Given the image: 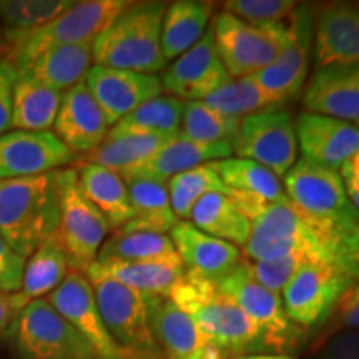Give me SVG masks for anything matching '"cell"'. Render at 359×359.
<instances>
[{
	"instance_id": "obj_35",
	"label": "cell",
	"mask_w": 359,
	"mask_h": 359,
	"mask_svg": "<svg viewBox=\"0 0 359 359\" xmlns=\"http://www.w3.org/2000/svg\"><path fill=\"white\" fill-rule=\"evenodd\" d=\"M190 219L200 231L238 248L245 246L250 238L251 222L224 193H208L200 198L193 206Z\"/></svg>"
},
{
	"instance_id": "obj_19",
	"label": "cell",
	"mask_w": 359,
	"mask_h": 359,
	"mask_svg": "<svg viewBox=\"0 0 359 359\" xmlns=\"http://www.w3.org/2000/svg\"><path fill=\"white\" fill-rule=\"evenodd\" d=\"M316 70L359 65V4H326L314 20Z\"/></svg>"
},
{
	"instance_id": "obj_27",
	"label": "cell",
	"mask_w": 359,
	"mask_h": 359,
	"mask_svg": "<svg viewBox=\"0 0 359 359\" xmlns=\"http://www.w3.org/2000/svg\"><path fill=\"white\" fill-rule=\"evenodd\" d=\"M70 273V263L58 233L45 240L25 259L20 290L11 294L13 313H19L35 299L50 294Z\"/></svg>"
},
{
	"instance_id": "obj_17",
	"label": "cell",
	"mask_w": 359,
	"mask_h": 359,
	"mask_svg": "<svg viewBox=\"0 0 359 359\" xmlns=\"http://www.w3.org/2000/svg\"><path fill=\"white\" fill-rule=\"evenodd\" d=\"M75 154L53 132L0 135V180L39 177L72 163Z\"/></svg>"
},
{
	"instance_id": "obj_1",
	"label": "cell",
	"mask_w": 359,
	"mask_h": 359,
	"mask_svg": "<svg viewBox=\"0 0 359 359\" xmlns=\"http://www.w3.org/2000/svg\"><path fill=\"white\" fill-rule=\"evenodd\" d=\"M286 196L318 238L327 262L359 280V212L336 170L299 158L285 175Z\"/></svg>"
},
{
	"instance_id": "obj_14",
	"label": "cell",
	"mask_w": 359,
	"mask_h": 359,
	"mask_svg": "<svg viewBox=\"0 0 359 359\" xmlns=\"http://www.w3.org/2000/svg\"><path fill=\"white\" fill-rule=\"evenodd\" d=\"M313 6L302 4L285 19L286 42L276 60L266 69L253 75L275 100L283 105L293 98L303 87L308 77L309 50L314 37V15Z\"/></svg>"
},
{
	"instance_id": "obj_44",
	"label": "cell",
	"mask_w": 359,
	"mask_h": 359,
	"mask_svg": "<svg viewBox=\"0 0 359 359\" xmlns=\"http://www.w3.org/2000/svg\"><path fill=\"white\" fill-rule=\"evenodd\" d=\"M313 359H359V331H333L318 344Z\"/></svg>"
},
{
	"instance_id": "obj_25",
	"label": "cell",
	"mask_w": 359,
	"mask_h": 359,
	"mask_svg": "<svg viewBox=\"0 0 359 359\" xmlns=\"http://www.w3.org/2000/svg\"><path fill=\"white\" fill-rule=\"evenodd\" d=\"M233 154L230 143H198L177 133L168 143L151 155L147 161L123 175L125 178H147L167 183L175 175L187 172L210 161L230 158Z\"/></svg>"
},
{
	"instance_id": "obj_50",
	"label": "cell",
	"mask_w": 359,
	"mask_h": 359,
	"mask_svg": "<svg viewBox=\"0 0 359 359\" xmlns=\"http://www.w3.org/2000/svg\"><path fill=\"white\" fill-rule=\"evenodd\" d=\"M231 359H293L290 356H286V354H243V356H236V358H231Z\"/></svg>"
},
{
	"instance_id": "obj_53",
	"label": "cell",
	"mask_w": 359,
	"mask_h": 359,
	"mask_svg": "<svg viewBox=\"0 0 359 359\" xmlns=\"http://www.w3.org/2000/svg\"><path fill=\"white\" fill-rule=\"evenodd\" d=\"M358 127H359V123H358Z\"/></svg>"
},
{
	"instance_id": "obj_22",
	"label": "cell",
	"mask_w": 359,
	"mask_h": 359,
	"mask_svg": "<svg viewBox=\"0 0 359 359\" xmlns=\"http://www.w3.org/2000/svg\"><path fill=\"white\" fill-rule=\"evenodd\" d=\"M53 128L75 155H88L105 140L110 125L85 80L64 93Z\"/></svg>"
},
{
	"instance_id": "obj_9",
	"label": "cell",
	"mask_w": 359,
	"mask_h": 359,
	"mask_svg": "<svg viewBox=\"0 0 359 359\" xmlns=\"http://www.w3.org/2000/svg\"><path fill=\"white\" fill-rule=\"evenodd\" d=\"M212 25L219 60L231 79L251 77L264 70L276 60L286 42L285 20L255 25L219 12Z\"/></svg>"
},
{
	"instance_id": "obj_18",
	"label": "cell",
	"mask_w": 359,
	"mask_h": 359,
	"mask_svg": "<svg viewBox=\"0 0 359 359\" xmlns=\"http://www.w3.org/2000/svg\"><path fill=\"white\" fill-rule=\"evenodd\" d=\"M85 83L100 107L110 127L132 114L135 109L151 98L161 95V80L156 75L116 70L93 65Z\"/></svg>"
},
{
	"instance_id": "obj_36",
	"label": "cell",
	"mask_w": 359,
	"mask_h": 359,
	"mask_svg": "<svg viewBox=\"0 0 359 359\" xmlns=\"http://www.w3.org/2000/svg\"><path fill=\"white\" fill-rule=\"evenodd\" d=\"M223 183L231 193L258 196L268 203L285 201L288 196L283 191L280 178L271 170L262 167L257 161L246 158H224L212 161Z\"/></svg>"
},
{
	"instance_id": "obj_16",
	"label": "cell",
	"mask_w": 359,
	"mask_h": 359,
	"mask_svg": "<svg viewBox=\"0 0 359 359\" xmlns=\"http://www.w3.org/2000/svg\"><path fill=\"white\" fill-rule=\"evenodd\" d=\"M161 90L183 102H203L219 87L231 80L219 60L213 25H210L190 50L180 55L165 72Z\"/></svg>"
},
{
	"instance_id": "obj_5",
	"label": "cell",
	"mask_w": 359,
	"mask_h": 359,
	"mask_svg": "<svg viewBox=\"0 0 359 359\" xmlns=\"http://www.w3.org/2000/svg\"><path fill=\"white\" fill-rule=\"evenodd\" d=\"M85 276L95 293L102 320L125 359H163L151 333L148 296L92 269Z\"/></svg>"
},
{
	"instance_id": "obj_23",
	"label": "cell",
	"mask_w": 359,
	"mask_h": 359,
	"mask_svg": "<svg viewBox=\"0 0 359 359\" xmlns=\"http://www.w3.org/2000/svg\"><path fill=\"white\" fill-rule=\"evenodd\" d=\"M180 259L187 273L218 281L241 262V251L228 241L200 231L190 222H178L170 231Z\"/></svg>"
},
{
	"instance_id": "obj_41",
	"label": "cell",
	"mask_w": 359,
	"mask_h": 359,
	"mask_svg": "<svg viewBox=\"0 0 359 359\" xmlns=\"http://www.w3.org/2000/svg\"><path fill=\"white\" fill-rule=\"evenodd\" d=\"M241 120L213 110L203 102H185L182 118L183 137L198 143H230L235 140Z\"/></svg>"
},
{
	"instance_id": "obj_26",
	"label": "cell",
	"mask_w": 359,
	"mask_h": 359,
	"mask_svg": "<svg viewBox=\"0 0 359 359\" xmlns=\"http://www.w3.org/2000/svg\"><path fill=\"white\" fill-rule=\"evenodd\" d=\"M93 62V43L62 45L39 52L22 64L13 65L19 75H29L48 87L65 93L83 82Z\"/></svg>"
},
{
	"instance_id": "obj_2",
	"label": "cell",
	"mask_w": 359,
	"mask_h": 359,
	"mask_svg": "<svg viewBox=\"0 0 359 359\" xmlns=\"http://www.w3.org/2000/svg\"><path fill=\"white\" fill-rule=\"evenodd\" d=\"M170 299L191 318L206 343L219 349L224 358L264 351L258 326L218 288L217 281L185 271Z\"/></svg>"
},
{
	"instance_id": "obj_33",
	"label": "cell",
	"mask_w": 359,
	"mask_h": 359,
	"mask_svg": "<svg viewBox=\"0 0 359 359\" xmlns=\"http://www.w3.org/2000/svg\"><path fill=\"white\" fill-rule=\"evenodd\" d=\"M64 93L29 75H19L13 92L12 127L24 132H48L55 123Z\"/></svg>"
},
{
	"instance_id": "obj_32",
	"label": "cell",
	"mask_w": 359,
	"mask_h": 359,
	"mask_svg": "<svg viewBox=\"0 0 359 359\" xmlns=\"http://www.w3.org/2000/svg\"><path fill=\"white\" fill-rule=\"evenodd\" d=\"M98 263H182L167 235L116 230L98 251Z\"/></svg>"
},
{
	"instance_id": "obj_12",
	"label": "cell",
	"mask_w": 359,
	"mask_h": 359,
	"mask_svg": "<svg viewBox=\"0 0 359 359\" xmlns=\"http://www.w3.org/2000/svg\"><path fill=\"white\" fill-rule=\"evenodd\" d=\"M231 150L238 158L257 161L278 178L285 177L298 156L293 115L276 107L245 116L231 142Z\"/></svg>"
},
{
	"instance_id": "obj_29",
	"label": "cell",
	"mask_w": 359,
	"mask_h": 359,
	"mask_svg": "<svg viewBox=\"0 0 359 359\" xmlns=\"http://www.w3.org/2000/svg\"><path fill=\"white\" fill-rule=\"evenodd\" d=\"M175 135L135 133L109 130L105 140L87 155L88 163L114 170L123 177L155 155Z\"/></svg>"
},
{
	"instance_id": "obj_24",
	"label": "cell",
	"mask_w": 359,
	"mask_h": 359,
	"mask_svg": "<svg viewBox=\"0 0 359 359\" xmlns=\"http://www.w3.org/2000/svg\"><path fill=\"white\" fill-rule=\"evenodd\" d=\"M303 105L308 114L359 123V65L314 72Z\"/></svg>"
},
{
	"instance_id": "obj_3",
	"label": "cell",
	"mask_w": 359,
	"mask_h": 359,
	"mask_svg": "<svg viewBox=\"0 0 359 359\" xmlns=\"http://www.w3.org/2000/svg\"><path fill=\"white\" fill-rule=\"evenodd\" d=\"M57 172L0 180V235L25 259L58 231Z\"/></svg>"
},
{
	"instance_id": "obj_51",
	"label": "cell",
	"mask_w": 359,
	"mask_h": 359,
	"mask_svg": "<svg viewBox=\"0 0 359 359\" xmlns=\"http://www.w3.org/2000/svg\"><path fill=\"white\" fill-rule=\"evenodd\" d=\"M7 57V40L6 34H4V29L0 27V60H6Z\"/></svg>"
},
{
	"instance_id": "obj_6",
	"label": "cell",
	"mask_w": 359,
	"mask_h": 359,
	"mask_svg": "<svg viewBox=\"0 0 359 359\" xmlns=\"http://www.w3.org/2000/svg\"><path fill=\"white\" fill-rule=\"evenodd\" d=\"M130 6L125 0H85L74 2L50 24L34 32L6 35L7 57L12 65L22 64L39 52L62 45L93 43L103 30Z\"/></svg>"
},
{
	"instance_id": "obj_52",
	"label": "cell",
	"mask_w": 359,
	"mask_h": 359,
	"mask_svg": "<svg viewBox=\"0 0 359 359\" xmlns=\"http://www.w3.org/2000/svg\"><path fill=\"white\" fill-rule=\"evenodd\" d=\"M0 291H2V293H7V294H8V291H7V286H6V283H4L2 278H0Z\"/></svg>"
},
{
	"instance_id": "obj_8",
	"label": "cell",
	"mask_w": 359,
	"mask_h": 359,
	"mask_svg": "<svg viewBox=\"0 0 359 359\" xmlns=\"http://www.w3.org/2000/svg\"><path fill=\"white\" fill-rule=\"evenodd\" d=\"M60 236L70 263V271L83 273L97 259L98 251L109 236L110 226L95 205L80 187L77 168L57 172Z\"/></svg>"
},
{
	"instance_id": "obj_30",
	"label": "cell",
	"mask_w": 359,
	"mask_h": 359,
	"mask_svg": "<svg viewBox=\"0 0 359 359\" xmlns=\"http://www.w3.org/2000/svg\"><path fill=\"white\" fill-rule=\"evenodd\" d=\"M213 2L178 0L167 6L161 25V50L165 60H173L190 50L203 37L212 19Z\"/></svg>"
},
{
	"instance_id": "obj_42",
	"label": "cell",
	"mask_w": 359,
	"mask_h": 359,
	"mask_svg": "<svg viewBox=\"0 0 359 359\" xmlns=\"http://www.w3.org/2000/svg\"><path fill=\"white\" fill-rule=\"evenodd\" d=\"M298 4L293 0H230L223 4V12L231 13L250 24H276L293 12Z\"/></svg>"
},
{
	"instance_id": "obj_20",
	"label": "cell",
	"mask_w": 359,
	"mask_h": 359,
	"mask_svg": "<svg viewBox=\"0 0 359 359\" xmlns=\"http://www.w3.org/2000/svg\"><path fill=\"white\" fill-rule=\"evenodd\" d=\"M296 140L303 158L338 170L359 154V127L333 116L302 114L296 118Z\"/></svg>"
},
{
	"instance_id": "obj_43",
	"label": "cell",
	"mask_w": 359,
	"mask_h": 359,
	"mask_svg": "<svg viewBox=\"0 0 359 359\" xmlns=\"http://www.w3.org/2000/svg\"><path fill=\"white\" fill-rule=\"evenodd\" d=\"M245 262L248 264L250 273L259 285H263L273 293L281 294L288 286L291 278L296 275V271L309 259L303 257H286L269 259V262H248V259H245Z\"/></svg>"
},
{
	"instance_id": "obj_11",
	"label": "cell",
	"mask_w": 359,
	"mask_h": 359,
	"mask_svg": "<svg viewBox=\"0 0 359 359\" xmlns=\"http://www.w3.org/2000/svg\"><path fill=\"white\" fill-rule=\"evenodd\" d=\"M217 285L258 326L263 336L264 351L283 354L296 346L302 333L299 327L286 316L281 294L259 285L250 273L245 259L219 278Z\"/></svg>"
},
{
	"instance_id": "obj_34",
	"label": "cell",
	"mask_w": 359,
	"mask_h": 359,
	"mask_svg": "<svg viewBox=\"0 0 359 359\" xmlns=\"http://www.w3.org/2000/svg\"><path fill=\"white\" fill-rule=\"evenodd\" d=\"M92 271L114 278L145 296L170 298L175 286L185 275L183 263H98L90 264ZM87 273V271H85Z\"/></svg>"
},
{
	"instance_id": "obj_31",
	"label": "cell",
	"mask_w": 359,
	"mask_h": 359,
	"mask_svg": "<svg viewBox=\"0 0 359 359\" xmlns=\"http://www.w3.org/2000/svg\"><path fill=\"white\" fill-rule=\"evenodd\" d=\"M125 183L128 188L133 218L120 230L160 233V235L172 231L180 219L175 217L170 205L167 183L147 178H125Z\"/></svg>"
},
{
	"instance_id": "obj_10",
	"label": "cell",
	"mask_w": 359,
	"mask_h": 359,
	"mask_svg": "<svg viewBox=\"0 0 359 359\" xmlns=\"http://www.w3.org/2000/svg\"><path fill=\"white\" fill-rule=\"evenodd\" d=\"M286 257L330 263L318 238L288 198L269 203L259 217L251 219L250 238L245 245V258L248 262H269Z\"/></svg>"
},
{
	"instance_id": "obj_37",
	"label": "cell",
	"mask_w": 359,
	"mask_h": 359,
	"mask_svg": "<svg viewBox=\"0 0 359 359\" xmlns=\"http://www.w3.org/2000/svg\"><path fill=\"white\" fill-rule=\"evenodd\" d=\"M167 188L170 205H172L175 217L180 218V222L190 219L193 206L208 193H224L228 196L231 193L230 188L224 185L223 180L219 178L217 170L213 168L212 161L175 175L167 182Z\"/></svg>"
},
{
	"instance_id": "obj_28",
	"label": "cell",
	"mask_w": 359,
	"mask_h": 359,
	"mask_svg": "<svg viewBox=\"0 0 359 359\" xmlns=\"http://www.w3.org/2000/svg\"><path fill=\"white\" fill-rule=\"evenodd\" d=\"M79 180L85 196L97 206L114 230H120L133 218L128 188L125 180L114 170L95 163L80 165Z\"/></svg>"
},
{
	"instance_id": "obj_47",
	"label": "cell",
	"mask_w": 359,
	"mask_h": 359,
	"mask_svg": "<svg viewBox=\"0 0 359 359\" xmlns=\"http://www.w3.org/2000/svg\"><path fill=\"white\" fill-rule=\"evenodd\" d=\"M331 316L338 330L359 331V280L341 296Z\"/></svg>"
},
{
	"instance_id": "obj_48",
	"label": "cell",
	"mask_w": 359,
	"mask_h": 359,
	"mask_svg": "<svg viewBox=\"0 0 359 359\" xmlns=\"http://www.w3.org/2000/svg\"><path fill=\"white\" fill-rule=\"evenodd\" d=\"M341 180H343L344 190H346L348 198L356 206L359 212V154L348 160L343 167L339 168Z\"/></svg>"
},
{
	"instance_id": "obj_46",
	"label": "cell",
	"mask_w": 359,
	"mask_h": 359,
	"mask_svg": "<svg viewBox=\"0 0 359 359\" xmlns=\"http://www.w3.org/2000/svg\"><path fill=\"white\" fill-rule=\"evenodd\" d=\"M24 268L25 258L19 257L0 235V278L6 283L8 294L17 293L20 290Z\"/></svg>"
},
{
	"instance_id": "obj_21",
	"label": "cell",
	"mask_w": 359,
	"mask_h": 359,
	"mask_svg": "<svg viewBox=\"0 0 359 359\" xmlns=\"http://www.w3.org/2000/svg\"><path fill=\"white\" fill-rule=\"evenodd\" d=\"M148 314L163 359H226L206 343L191 318L170 298L148 296Z\"/></svg>"
},
{
	"instance_id": "obj_13",
	"label": "cell",
	"mask_w": 359,
	"mask_h": 359,
	"mask_svg": "<svg viewBox=\"0 0 359 359\" xmlns=\"http://www.w3.org/2000/svg\"><path fill=\"white\" fill-rule=\"evenodd\" d=\"M354 283L331 263H304L283 291L286 316L298 327L320 326L331 318L341 296Z\"/></svg>"
},
{
	"instance_id": "obj_40",
	"label": "cell",
	"mask_w": 359,
	"mask_h": 359,
	"mask_svg": "<svg viewBox=\"0 0 359 359\" xmlns=\"http://www.w3.org/2000/svg\"><path fill=\"white\" fill-rule=\"evenodd\" d=\"M72 6L70 0H0V27L6 35L34 32Z\"/></svg>"
},
{
	"instance_id": "obj_15",
	"label": "cell",
	"mask_w": 359,
	"mask_h": 359,
	"mask_svg": "<svg viewBox=\"0 0 359 359\" xmlns=\"http://www.w3.org/2000/svg\"><path fill=\"white\" fill-rule=\"evenodd\" d=\"M48 303L93 349L97 359H125L98 311L95 293L83 273L70 271L57 290L48 294Z\"/></svg>"
},
{
	"instance_id": "obj_45",
	"label": "cell",
	"mask_w": 359,
	"mask_h": 359,
	"mask_svg": "<svg viewBox=\"0 0 359 359\" xmlns=\"http://www.w3.org/2000/svg\"><path fill=\"white\" fill-rule=\"evenodd\" d=\"M19 72L8 60H0V135L12 128L13 92H15Z\"/></svg>"
},
{
	"instance_id": "obj_49",
	"label": "cell",
	"mask_w": 359,
	"mask_h": 359,
	"mask_svg": "<svg viewBox=\"0 0 359 359\" xmlns=\"http://www.w3.org/2000/svg\"><path fill=\"white\" fill-rule=\"evenodd\" d=\"M13 318H15V313H13V308H12L11 294L2 293V291H0V334L11 326Z\"/></svg>"
},
{
	"instance_id": "obj_38",
	"label": "cell",
	"mask_w": 359,
	"mask_h": 359,
	"mask_svg": "<svg viewBox=\"0 0 359 359\" xmlns=\"http://www.w3.org/2000/svg\"><path fill=\"white\" fill-rule=\"evenodd\" d=\"M203 103L219 114L235 116V118H245V116L258 114V111L281 107L268 92H264L253 75L243 79H231L217 92L206 97Z\"/></svg>"
},
{
	"instance_id": "obj_7",
	"label": "cell",
	"mask_w": 359,
	"mask_h": 359,
	"mask_svg": "<svg viewBox=\"0 0 359 359\" xmlns=\"http://www.w3.org/2000/svg\"><path fill=\"white\" fill-rule=\"evenodd\" d=\"M7 338L20 359H97L87 341L47 298L20 309L7 327Z\"/></svg>"
},
{
	"instance_id": "obj_4",
	"label": "cell",
	"mask_w": 359,
	"mask_h": 359,
	"mask_svg": "<svg viewBox=\"0 0 359 359\" xmlns=\"http://www.w3.org/2000/svg\"><path fill=\"white\" fill-rule=\"evenodd\" d=\"M165 2H130L93 42L95 65L155 75L167 65L161 50Z\"/></svg>"
},
{
	"instance_id": "obj_39",
	"label": "cell",
	"mask_w": 359,
	"mask_h": 359,
	"mask_svg": "<svg viewBox=\"0 0 359 359\" xmlns=\"http://www.w3.org/2000/svg\"><path fill=\"white\" fill-rule=\"evenodd\" d=\"M185 102L172 95H158L142 103L111 130L115 132L177 135L182 127Z\"/></svg>"
}]
</instances>
